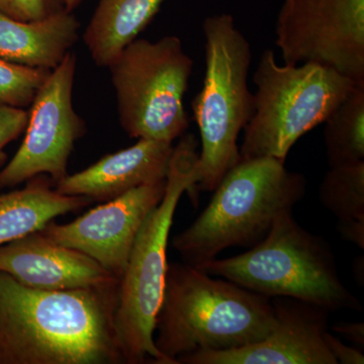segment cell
Here are the masks:
<instances>
[{
  "mask_svg": "<svg viewBox=\"0 0 364 364\" xmlns=\"http://www.w3.org/2000/svg\"><path fill=\"white\" fill-rule=\"evenodd\" d=\"M119 287L45 291L0 272V364L124 363Z\"/></svg>",
  "mask_w": 364,
  "mask_h": 364,
  "instance_id": "1",
  "label": "cell"
},
{
  "mask_svg": "<svg viewBox=\"0 0 364 364\" xmlns=\"http://www.w3.org/2000/svg\"><path fill=\"white\" fill-rule=\"evenodd\" d=\"M277 324L268 296L186 264H169L155 325L158 350L170 363L203 351L247 346Z\"/></svg>",
  "mask_w": 364,
  "mask_h": 364,
  "instance_id": "2",
  "label": "cell"
},
{
  "mask_svg": "<svg viewBox=\"0 0 364 364\" xmlns=\"http://www.w3.org/2000/svg\"><path fill=\"white\" fill-rule=\"evenodd\" d=\"M198 141L182 135L174 147L161 202L146 217L119 280L114 323L124 363L172 364L158 350L155 325L164 296L170 229L182 195L196 188Z\"/></svg>",
  "mask_w": 364,
  "mask_h": 364,
  "instance_id": "3",
  "label": "cell"
},
{
  "mask_svg": "<svg viewBox=\"0 0 364 364\" xmlns=\"http://www.w3.org/2000/svg\"><path fill=\"white\" fill-rule=\"evenodd\" d=\"M306 177L275 158L240 160L223 177L205 210L177 235L173 247L193 267L228 248L250 247L305 196Z\"/></svg>",
  "mask_w": 364,
  "mask_h": 364,
  "instance_id": "4",
  "label": "cell"
},
{
  "mask_svg": "<svg viewBox=\"0 0 364 364\" xmlns=\"http://www.w3.org/2000/svg\"><path fill=\"white\" fill-rule=\"evenodd\" d=\"M195 267L268 298L296 299L328 312L361 309L342 284L329 244L299 226L291 210L247 252Z\"/></svg>",
  "mask_w": 364,
  "mask_h": 364,
  "instance_id": "5",
  "label": "cell"
},
{
  "mask_svg": "<svg viewBox=\"0 0 364 364\" xmlns=\"http://www.w3.org/2000/svg\"><path fill=\"white\" fill-rule=\"evenodd\" d=\"M205 78L193 102L200 134L196 188L214 191L230 169L240 161L238 139L254 112L248 85L252 53L249 41L230 14L203 20Z\"/></svg>",
  "mask_w": 364,
  "mask_h": 364,
  "instance_id": "6",
  "label": "cell"
},
{
  "mask_svg": "<svg viewBox=\"0 0 364 364\" xmlns=\"http://www.w3.org/2000/svg\"><path fill=\"white\" fill-rule=\"evenodd\" d=\"M253 82L254 112L239 146L240 160L275 158L284 162L299 138L325 123L359 85L314 62L280 65L269 49L261 54Z\"/></svg>",
  "mask_w": 364,
  "mask_h": 364,
  "instance_id": "7",
  "label": "cell"
},
{
  "mask_svg": "<svg viewBox=\"0 0 364 364\" xmlns=\"http://www.w3.org/2000/svg\"><path fill=\"white\" fill-rule=\"evenodd\" d=\"M107 68L119 123L131 138L173 143L184 135L189 126L184 95L193 61L178 37L134 40Z\"/></svg>",
  "mask_w": 364,
  "mask_h": 364,
  "instance_id": "8",
  "label": "cell"
},
{
  "mask_svg": "<svg viewBox=\"0 0 364 364\" xmlns=\"http://www.w3.org/2000/svg\"><path fill=\"white\" fill-rule=\"evenodd\" d=\"M275 45L284 64L314 62L364 82V0H284Z\"/></svg>",
  "mask_w": 364,
  "mask_h": 364,
  "instance_id": "9",
  "label": "cell"
},
{
  "mask_svg": "<svg viewBox=\"0 0 364 364\" xmlns=\"http://www.w3.org/2000/svg\"><path fill=\"white\" fill-rule=\"evenodd\" d=\"M77 57L69 52L38 90L28 111L25 139L0 171V191L42 174L56 183L68 174L69 158L86 131L72 102Z\"/></svg>",
  "mask_w": 364,
  "mask_h": 364,
  "instance_id": "10",
  "label": "cell"
},
{
  "mask_svg": "<svg viewBox=\"0 0 364 364\" xmlns=\"http://www.w3.org/2000/svg\"><path fill=\"white\" fill-rule=\"evenodd\" d=\"M165 182L139 186L91 208L75 221L51 222L39 232L53 243L90 256L121 280L139 230L161 202Z\"/></svg>",
  "mask_w": 364,
  "mask_h": 364,
  "instance_id": "11",
  "label": "cell"
},
{
  "mask_svg": "<svg viewBox=\"0 0 364 364\" xmlns=\"http://www.w3.org/2000/svg\"><path fill=\"white\" fill-rule=\"evenodd\" d=\"M274 306L277 324L264 338L239 348L191 354L178 364H338L325 341L328 311L293 299Z\"/></svg>",
  "mask_w": 364,
  "mask_h": 364,
  "instance_id": "12",
  "label": "cell"
},
{
  "mask_svg": "<svg viewBox=\"0 0 364 364\" xmlns=\"http://www.w3.org/2000/svg\"><path fill=\"white\" fill-rule=\"evenodd\" d=\"M0 272L45 291L112 286L119 280L90 256L53 243L40 232L0 246Z\"/></svg>",
  "mask_w": 364,
  "mask_h": 364,
  "instance_id": "13",
  "label": "cell"
},
{
  "mask_svg": "<svg viewBox=\"0 0 364 364\" xmlns=\"http://www.w3.org/2000/svg\"><path fill=\"white\" fill-rule=\"evenodd\" d=\"M173 144L138 140L135 145L105 155L82 171L67 174L56 183L62 195L107 202L146 184L166 181Z\"/></svg>",
  "mask_w": 364,
  "mask_h": 364,
  "instance_id": "14",
  "label": "cell"
},
{
  "mask_svg": "<svg viewBox=\"0 0 364 364\" xmlns=\"http://www.w3.org/2000/svg\"><path fill=\"white\" fill-rule=\"evenodd\" d=\"M79 28L77 18L66 9L35 21L0 13V59L51 71L77 42Z\"/></svg>",
  "mask_w": 364,
  "mask_h": 364,
  "instance_id": "15",
  "label": "cell"
},
{
  "mask_svg": "<svg viewBox=\"0 0 364 364\" xmlns=\"http://www.w3.org/2000/svg\"><path fill=\"white\" fill-rule=\"evenodd\" d=\"M20 191L0 193V246L44 229L55 218L90 205L85 196L52 189L46 177H33Z\"/></svg>",
  "mask_w": 364,
  "mask_h": 364,
  "instance_id": "16",
  "label": "cell"
},
{
  "mask_svg": "<svg viewBox=\"0 0 364 364\" xmlns=\"http://www.w3.org/2000/svg\"><path fill=\"white\" fill-rule=\"evenodd\" d=\"M164 0H100L83 41L98 67L112 60L150 25Z\"/></svg>",
  "mask_w": 364,
  "mask_h": 364,
  "instance_id": "17",
  "label": "cell"
},
{
  "mask_svg": "<svg viewBox=\"0 0 364 364\" xmlns=\"http://www.w3.org/2000/svg\"><path fill=\"white\" fill-rule=\"evenodd\" d=\"M324 207L338 219L343 240L364 248V161L329 167L318 188Z\"/></svg>",
  "mask_w": 364,
  "mask_h": 364,
  "instance_id": "18",
  "label": "cell"
},
{
  "mask_svg": "<svg viewBox=\"0 0 364 364\" xmlns=\"http://www.w3.org/2000/svg\"><path fill=\"white\" fill-rule=\"evenodd\" d=\"M329 167L364 161V83H359L325 121Z\"/></svg>",
  "mask_w": 364,
  "mask_h": 364,
  "instance_id": "19",
  "label": "cell"
},
{
  "mask_svg": "<svg viewBox=\"0 0 364 364\" xmlns=\"http://www.w3.org/2000/svg\"><path fill=\"white\" fill-rule=\"evenodd\" d=\"M51 71L0 59V107L18 109L31 107L38 90Z\"/></svg>",
  "mask_w": 364,
  "mask_h": 364,
  "instance_id": "20",
  "label": "cell"
},
{
  "mask_svg": "<svg viewBox=\"0 0 364 364\" xmlns=\"http://www.w3.org/2000/svg\"><path fill=\"white\" fill-rule=\"evenodd\" d=\"M62 11L64 0H0V13L18 21H42Z\"/></svg>",
  "mask_w": 364,
  "mask_h": 364,
  "instance_id": "21",
  "label": "cell"
},
{
  "mask_svg": "<svg viewBox=\"0 0 364 364\" xmlns=\"http://www.w3.org/2000/svg\"><path fill=\"white\" fill-rule=\"evenodd\" d=\"M28 111L18 107H0V167L6 161L4 149L26 131Z\"/></svg>",
  "mask_w": 364,
  "mask_h": 364,
  "instance_id": "22",
  "label": "cell"
},
{
  "mask_svg": "<svg viewBox=\"0 0 364 364\" xmlns=\"http://www.w3.org/2000/svg\"><path fill=\"white\" fill-rule=\"evenodd\" d=\"M325 341L328 348L337 361L341 364H363L364 355L360 349L355 347L347 346L337 337L333 336L331 333H325Z\"/></svg>",
  "mask_w": 364,
  "mask_h": 364,
  "instance_id": "23",
  "label": "cell"
},
{
  "mask_svg": "<svg viewBox=\"0 0 364 364\" xmlns=\"http://www.w3.org/2000/svg\"><path fill=\"white\" fill-rule=\"evenodd\" d=\"M342 337L358 346H364V324L363 322L339 323L331 328Z\"/></svg>",
  "mask_w": 364,
  "mask_h": 364,
  "instance_id": "24",
  "label": "cell"
},
{
  "mask_svg": "<svg viewBox=\"0 0 364 364\" xmlns=\"http://www.w3.org/2000/svg\"><path fill=\"white\" fill-rule=\"evenodd\" d=\"M83 0H64V4H65V9L69 13H73Z\"/></svg>",
  "mask_w": 364,
  "mask_h": 364,
  "instance_id": "25",
  "label": "cell"
}]
</instances>
